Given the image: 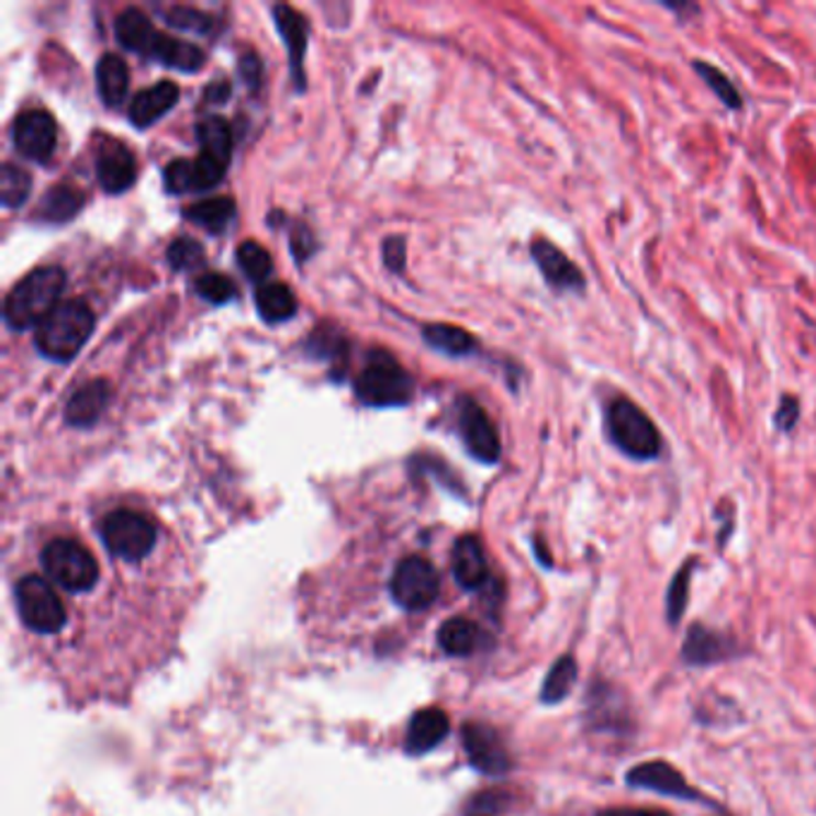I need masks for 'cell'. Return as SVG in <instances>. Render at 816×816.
<instances>
[{
    "label": "cell",
    "mask_w": 816,
    "mask_h": 816,
    "mask_svg": "<svg viewBox=\"0 0 816 816\" xmlns=\"http://www.w3.org/2000/svg\"><path fill=\"white\" fill-rule=\"evenodd\" d=\"M127 65L123 58H118L115 53H105V56L97 65V85L103 103L118 105L125 99L127 93Z\"/></svg>",
    "instance_id": "e0dca14e"
},
{
    "label": "cell",
    "mask_w": 816,
    "mask_h": 816,
    "mask_svg": "<svg viewBox=\"0 0 816 816\" xmlns=\"http://www.w3.org/2000/svg\"><path fill=\"white\" fill-rule=\"evenodd\" d=\"M166 18H168V24L178 26V30H185V32H209V26H211V20L192 8H172L168 10Z\"/></svg>",
    "instance_id": "1f68e13d"
},
{
    "label": "cell",
    "mask_w": 816,
    "mask_h": 816,
    "mask_svg": "<svg viewBox=\"0 0 816 816\" xmlns=\"http://www.w3.org/2000/svg\"><path fill=\"white\" fill-rule=\"evenodd\" d=\"M187 219L192 223L206 227L211 233H221L223 227L235 219V202L227 197H216V199H204L194 206L187 209L185 213Z\"/></svg>",
    "instance_id": "603a6c76"
},
{
    "label": "cell",
    "mask_w": 816,
    "mask_h": 816,
    "mask_svg": "<svg viewBox=\"0 0 816 816\" xmlns=\"http://www.w3.org/2000/svg\"><path fill=\"white\" fill-rule=\"evenodd\" d=\"M168 264L172 271H194L204 264V249L190 237H180L168 247Z\"/></svg>",
    "instance_id": "f1b7e54d"
},
{
    "label": "cell",
    "mask_w": 816,
    "mask_h": 816,
    "mask_svg": "<svg viewBox=\"0 0 816 816\" xmlns=\"http://www.w3.org/2000/svg\"><path fill=\"white\" fill-rule=\"evenodd\" d=\"M574 682H578V663H574L572 657H560L546 675L541 700L546 704H558L572 692Z\"/></svg>",
    "instance_id": "d4e9b609"
},
{
    "label": "cell",
    "mask_w": 816,
    "mask_h": 816,
    "mask_svg": "<svg viewBox=\"0 0 816 816\" xmlns=\"http://www.w3.org/2000/svg\"><path fill=\"white\" fill-rule=\"evenodd\" d=\"M458 429L462 434V444L470 450L472 458L479 462L493 465L501 458V438L496 426L489 420L484 407L477 405L474 400L465 398L458 405Z\"/></svg>",
    "instance_id": "8992f818"
},
{
    "label": "cell",
    "mask_w": 816,
    "mask_h": 816,
    "mask_svg": "<svg viewBox=\"0 0 816 816\" xmlns=\"http://www.w3.org/2000/svg\"><path fill=\"white\" fill-rule=\"evenodd\" d=\"M237 264L239 269H243V273L254 280V283H261V280H266L271 276L273 271V259L269 257V251H266L259 243H243L237 247Z\"/></svg>",
    "instance_id": "83f0119b"
},
{
    "label": "cell",
    "mask_w": 816,
    "mask_h": 816,
    "mask_svg": "<svg viewBox=\"0 0 816 816\" xmlns=\"http://www.w3.org/2000/svg\"><path fill=\"white\" fill-rule=\"evenodd\" d=\"M797 420H800V400L793 395H783L779 410L773 412V426L781 434H791L795 432Z\"/></svg>",
    "instance_id": "d6a6232c"
},
{
    "label": "cell",
    "mask_w": 816,
    "mask_h": 816,
    "mask_svg": "<svg viewBox=\"0 0 816 816\" xmlns=\"http://www.w3.org/2000/svg\"><path fill=\"white\" fill-rule=\"evenodd\" d=\"M115 36L127 51L144 53V56H152V48L158 38L152 20L137 8H127L120 12L115 20Z\"/></svg>",
    "instance_id": "9a60e30c"
},
{
    "label": "cell",
    "mask_w": 816,
    "mask_h": 816,
    "mask_svg": "<svg viewBox=\"0 0 816 816\" xmlns=\"http://www.w3.org/2000/svg\"><path fill=\"white\" fill-rule=\"evenodd\" d=\"M412 379L388 353H371L355 381V393L371 407L407 405L412 398Z\"/></svg>",
    "instance_id": "5b68a950"
},
{
    "label": "cell",
    "mask_w": 816,
    "mask_h": 816,
    "mask_svg": "<svg viewBox=\"0 0 816 816\" xmlns=\"http://www.w3.org/2000/svg\"><path fill=\"white\" fill-rule=\"evenodd\" d=\"M93 331V314L82 300L60 302L36 331V347L53 362H70Z\"/></svg>",
    "instance_id": "277c9868"
},
{
    "label": "cell",
    "mask_w": 816,
    "mask_h": 816,
    "mask_svg": "<svg viewBox=\"0 0 816 816\" xmlns=\"http://www.w3.org/2000/svg\"><path fill=\"white\" fill-rule=\"evenodd\" d=\"M692 570H694V560H688V563L675 572V578H673L671 586H668V594H666V615H668V623H671V625H678L682 615H685L688 599H690V578H692Z\"/></svg>",
    "instance_id": "4316f807"
},
{
    "label": "cell",
    "mask_w": 816,
    "mask_h": 816,
    "mask_svg": "<svg viewBox=\"0 0 816 816\" xmlns=\"http://www.w3.org/2000/svg\"><path fill=\"white\" fill-rule=\"evenodd\" d=\"M257 310L264 321L269 324H280L288 321L298 312V298L288 286L283 283H269L257 290Z\"/></svg>",
    "instance_id": "d6986e66"
},
{
    "label": "cell",
    "mask_w": 816,
    "mask_h": 816,
    "mask_svg": "<svg viewBox=\"0 0 816 816\" xmlns=\"http://www.w3.org/2000/svg\"><path fill=\"white\" fill-rule=\"evenodd\" d=\"M32 192V178L15 164H5L0 170V202L5 209H20Z\"/></svg>",
    "instance_id": "484cf974"
},
{
    "label": "cell",
    "mask_w": 816,
    "mask_h": 816,
    "mask_svg": "<svg viewBox=\"0 0 816 816\" xmlns=\"http://www.w3.org/2000/svg\"><path fill=\"white\" fill-rule=\"evenodd\" d=\"M625 781L630 787H639V791H653L666 797H678V800H702V793L685 781L678 769H673L666 761H645L627 771Z\"/></svg>",
    "instance_id": "9c48e42d"
},
{
    "label": "cell",
    "mask_w": 816,
    "mask_h": 816,
    "mask_svg": "<svg viewBox=\"0 0 816 816\" xmlns=\"http://www.w3.org/2000/svg\"><path fill=\"white\" fill-rule=\"evenodd\" d=\"M111 388L105 381H91L79 388V391L70 398L68 407H65V420L72 426H91L109 407Z\"/></svg>",
    "instance_id": "5bb4252c"
},
{
    "label": "cell",
    "mask_w": 816,
    "mask_h": 816,
    "mask_svg": "<svg viewBox=\"0 0 816 816\" xmlns=\"http://www.w3.org/2000/svg\"><path fill=\"white\" fill-rule=\"evenodd\" d=\"M424 338L426 343H429L432 347H436V350L446 353V355H452V357H465L474 353V338L467 333L465 328H458V326H450V324H432L424 328Z\"/></svg>",
    "instance_id": "7402d4cb"
},
{
    "label": "cell",
    "mask_w": 816,
    "mask_h": 816,
    "mask_svg": "<svg viewBox=\"0 0 816 816\" xmlns=\"http://www.w3.org/2000/svg\"><path fill=\"white\" fill-rule=\"evenodd\" d=\"M56 120L46 111H24L22 115H18L15 125H12V144H15V149L24 158L38 160V164L51 158L53 149H56Z\"/></svg>",
    "instance_id": "ba28073f"
},
{
    "label": "cell",
    "mask_w": 816,
    "mask_h": 816,
    "mask_svg": "<svg viewBox=\"0 0 816 816\" xmlns=\"http://www.w3.org/2000/svg\"><path fill=\"white\" fill-rule=\"evenodd\" d=\"M276 24H278L280 34H283V38H286V46L290 51V60H292V70H295V77H298V82L302 87V56H304V48H306L304 20L292 8L278 5L276 8Z\"/></svg>",
    "instance_id": "ffe728a7"
},
{
    "label": "cell",
    "mask_w": 816,
    "mask_h": 816,
    "mask_svg": "<svg viewBox=\"0 0 816 816\" xmlns=\"http://www.w3.org/2000/svg\"><path fill=\"white\" fill-rule=\"evenodd\" d=\"M164 182H166V190L172 192V194L199 192V187H197L194 160H185V158L172 160V164L166 166Z\"/></svg>",
    "instance_id": "f546056e"
},
{
    "label": "cell",
    "mask_w": 816,
    "mask_h": 816,
    "mask_svg": "<svg viewBox=\"0 0 816 816\" xmlns=\"http://www.w3.org/2000/svg\"><path fill=\"white\" fill-rule=\"evenodd\" d=\"M735 641L706 625H692L682 645V661L688 666H714L735 657Z\"/></svg>",
    "instance_id": "30bf717a"
},
{
    "label": "cell",
    "mask_w": 816,
    "mask_h": 816,
    "mask_svg": "<svg viewBox=\"0 0 816 816\" xmlns=\"http://www.w3.org/2000/svg\"><path fill=\"white\" fill-rule=\"evenodd\" d=\"M65 288V273L58 266H44L26 273L5 298L3 318L12 331H30L42 326L46 316L58 306Z\"/></svg>",
    "instance_id": "7a4b0ae2"
},
{
    "label": "cell",
    "mask_w": 816,
    "mask_h": 816,
    "mask_svg": "<svg viewBox=\"0 0 816 816\" xmlns=\"http://www.w3.org/2000/svg\"><path fill=\"white\" fill-rule=\"evenodd\" d=\"M532 259L539 266L546 283L551 286L556 292H574V295H582L586 288L584 273L563 249L551 243V239H544V237L534 239Z\"/></svg>",
    "instance_id": "52a82bcc"
},
{
    "label": "cell",
    "mask_w": 816,
    "mask_h": 816,
    "mask_svg": "<svg viewBox=\"0 0 816 816\" xmlns=\"http://www.w3.org/2000/svg\"><path fill=\"white\" fill-rule=\"evenodd\" d=\"M137 166H135V158H132L130 149L123 144H109L105 149L101 152L99 160H97V176H99V182L105 192L111 194H120L125 192L127 187H132V182H135V176H137Z\"/></svg>",
    "instance_id": "8fae6325"
},
{
    "label": "cell",
    "mask_w": 816,
    "mask_h": 816,
    "mask_svg": "<svg viewBox=\"0 0 816 816\" xmlns=\"http://www.w3.org/2000/svg\"><path fill=\"white\" fill-rule=\"evenodd\" d=\"M152 58L158 60L160 65H166V68L182 70V72L202 70V65L206 60L202 48H197L194 44L180 42V38L164 36V34H158L156 44L152 48Z\"/></svg>",
    "instance_id": "2e32d148"
},
{
    "label": "cell",
    "mask_w": 816,
    "mask_h": 816,
    "mask_svg": "<svg viewBox=\"0 0 816 816\" xmlns=\"http://www.w3.org/2000/svg\"><path fill=\"white\" fill-rule=\"evenodd\" d=\"M99 546L58 534L10 582L22 659L65 697L120 702L166 663L194 594L156 578L158 525L115 507L97 525Z\"/></svg>",
    "instance_id": "6da1fadb"
},
{
    "label": "cell",
    "mask_w": 816,
    "mask_h": 816,
    "mask_svg": "<svg viewBox=\"0 0 816 816\" xmlns=\"http://www.w3.org/2000/svg\"><path fill=\"white\" fill-rule=\"evenodd\" d=\"M606 434L623 455L639 462L657 460L663 450V438L649 414L630 398H613L606 405Z\"/></svg>",
    "instance_id": "3957f363"
},
{
    "label": "cell",
    "mask_w": 816,
    "mask_h": 816,
    "mask_svg": "<svg viewBox=\"0 0 816 816\" xmlns=\"http://www.w3.org/2000/svg\"><path fill=\"white\" fill-rule=\"evenodd\" d=\"M197 135H199V144H202V154L219 158L225 166L231 164L233 132L223 118L206 115L202 123L197 125Z\"/></svg>",
    "instance_id": "44dd1931"
},
{
    "label": "cell",
    "mask_w": 816,
    "mask_h": 816,
    "mask_svg": "<svg viewBox=\"0 0 816 816\" xmlns=\"http://www.w3.org/2000/svg\"><path fill=\"white\" fill-rule=\"evenodd\" d=\"M383 257H385V264L388 269L400 273L405 269V243L400 237H391L385 239L383 245Z\"/></svg>",
    "instance_id": "836d02e7"
},
{
    "label": "cell",
    "mask_w": 816,
    "mask_h": 816,
    "mask_svg": "<svg viewBox=\"0 0 816 816\" xmlns=\"http://www.w3.org/2000/svg\"><path fill=\"white\" fill-rule=\"evenodd\" d=\"M630 716H627V706L623 694L606 682H599L594 692L590 694V724L596 730H623Z\"/></svg>",
    "instance_id": "4fadbf2b"
},
{
    "label": "cell",
    "mask_w": 816,
    "mask_h": 816,
    "mask_svg": "<svg viewBox=\"0 0 816 816\" xmlns=\"http://www.w3.org/2000/svg\"><path fill=\"white\" fill-rule=\"evenodd\" d=\"M194 290L199 298H204L211 304H223L235 298V286L221 273H204L197 278Z\"/></svg>",
    "instance_id": "4dcf8cb0"
},
{
    "label": "cell",
    "mask_w": 816,
    "mask_h": 816,
    "mask_svg": "<svg viewBox=\"0 0 816 816\" xmlns=\"http://www.w3.org/2000/svg\"><path fill=\"white\" fill-rule=\"evenodd\" d=\"M596 816H671L668 812H657V809H635V807H615V809H604Z\"/></svg>",
    "instance_id": "e575fe53"
},
{
    "label": "cell",
    "mask_w": 816,
    "mask_h": 816,
    "mask_svg": "<svg viewBox=\"0 0 816 816\" xmlns=\"http://www.w3.org/2000/svg\"><path fill=\"white\" fill-rule=\"evenodd\" d=\"M180 99V89L172 82H158L139 91L130 105V120L137 127H149L158 118H164Z\"/></svg>",
    "instance_id": "7c38bea8"
},
{
    "label": "cell",
    "mask_w": 816,
    "mask_h": 816,
    "mask_svg": "<svg viewBox=\"0 0 816 816\" xmlns=\"http://www.w3.org/2000/svg\"><path fill=\"white\" fill-rule=\"evenodd\" d=\"M692 70L700 75L702 82L716 93L718 101L724 103L728 111H740L742 109V93H740L738 87L730 82V77L724 70H718L716 65L706 63V60H694Z\"/></svg>",
    "instance_id": "cb8c5ba5"
},
{
    "label": "cell",
    "mask_w": 816,
    "mask_h": 816,
    "mask_svg": "<svg viewBox=\"0 0 816 816\" xmlns=\"http://www.w3.org/2000/svg\"><path fill=\"white\" fill-rule=\"evenodd\" d=\"M82 206H85L82 190H77V187H70V185H58V187H51L46 197L42 199L38 216L51 223H65V221L75 219Z\"/></svg>",
    "instance_id": "ac0fdd59"
},
{
    "label": "cell",
    "mask_w": 816,
    "mask_h": 816,
    "mask_svg": "<svg viewBox=\"0 0 816 816\" xmlns=\"http://www.w3.org/2000/svg\"><path fill=\"white\" fill-rule=\"evenodd\" d=\"M668 10H673V12H678V15H682V12H692V15H697V12H702L700 10V5H694V3H680V5H673V3H663Z\"/></svg>",
    "instance_id": "d590c367"
}]
</instances>
